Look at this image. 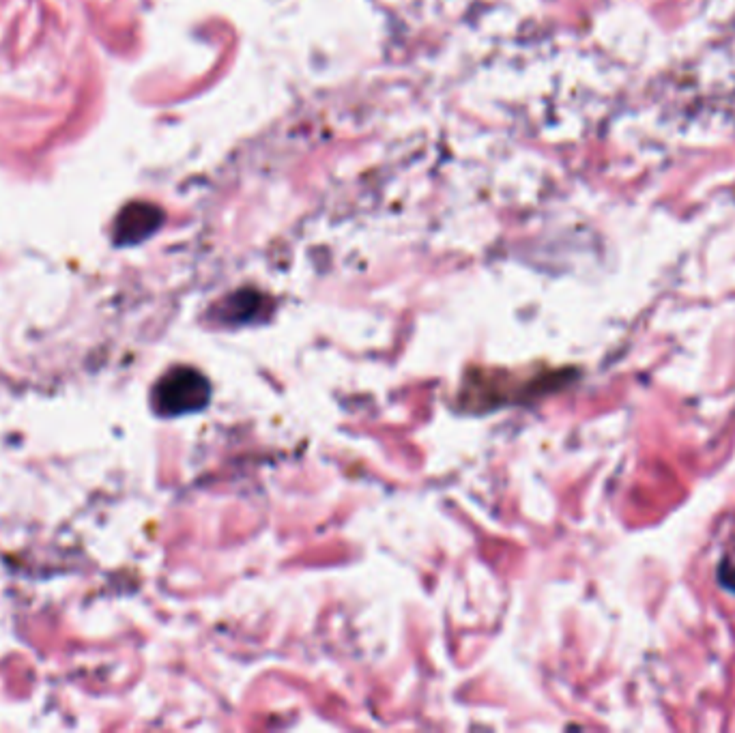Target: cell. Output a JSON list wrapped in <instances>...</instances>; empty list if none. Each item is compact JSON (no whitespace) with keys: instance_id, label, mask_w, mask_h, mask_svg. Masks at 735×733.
<instances>
[{"instance_id":"obj_1","label":"cell","mask_w":735,"mask_h":733,"mask_svg":"<svg viewBox=\"0 0 735 733\" xmlns=\"http://www.w3.org/2000/svg\"><path fill=\"white\" fill-rule=\"evenodd\" d=\"M211 400L209 379L194 368L179 366L168 370L153 385L151 405L162 418H181L187 413L203 411Z\"/></svg>"},{"instance_id":"obj_2","label":"cell","mask_w":735,"mask_h":733,"mask_svg":"<svg viewBox=\"0 0 735 733\" xmlns=\"http://www.w3.org/2000/svg\"><path fill=\"white\" fill-rule=\"evenodd\" d=\"M265 295L250 289L228 295L215 312V319L226 327H241L265 319Z\"/></svg>"},{"instance_id":"obj_3","label":"cell","mask_w":735,"mask_h":733,"mask_svg":"<svg viewBox=\"0 0 735 733\" xmlns=\"http://www.w3.org/2000/svg\"><path fill=\"white\" fill-rule=\"evenodd\" d=\"M162 220V213L149 205H134L127 207L119 220L117 241L121 246H132L142 239H147L151 233L157 231V224Z\"/></svg>"}]
</instances>
